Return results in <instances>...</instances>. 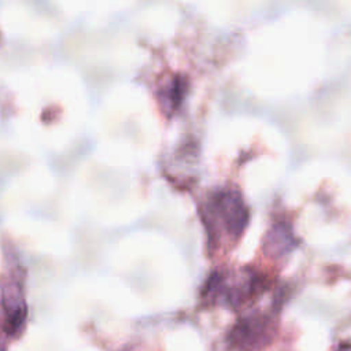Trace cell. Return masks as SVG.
<instances>
[{
  "instance_id": "6da1fadb",
  "label": "cell",
  "mask_w": 351,
  "mask_h": 351,
  "mask_svg": "<svg viewBox=\"0 0 351 351\" xmlns=\"http://www.w3.org/2000/svg\"><path fill=\"white\" fill-rule=\"evenodd\" d=\"M270 287V281L252 267L237 271L214 270L202 288V299L210 306L241 310L255 303Z\"/></svg>"
},
{
  "instance_id": "7a4b0ae2",
  "label": "cell",
  "mask_w": 351,
  "mask_h": 351,
  "mask_svg": "<svg viewBox=\"0 0 351 351\" xmlns=\"http://www.w3.org/2000/svg\"><path fill=\"white\" fill-rule=\"evenodd\" d=\"M274 318L266 313L250 311L229 328L225 343L229 351H261L274 336Z\"/></svg>"
},
{
  "instance_id": "3957f363",
  "label": "cell",
  "mask_w": 351,
  "mask_h": 351,
  "mask_svg": "<svg viewBox=\"0 0 351 351\" xmlns=\"http://www.w3.org/2000/svg\"><path fill=\"white\" fill-rule=\"evenodd\" d=\"M1 328L3 333L10 337H18L26 324L27 304L19 282L10 280L1 287Z\"/></svg>"
},
{
  "instance_id": "277c9868",
  "label": "cell",
  "mask_w": 351,
  "mask_h": 351,
  "mask_svg": "<svg viewBox=\"0 0 351 351\" xmlns=\"http://www.w3.org/2000/svg\"><path fill=\"white\" fill-rule=\"evenodd\" d=\"M215 213L219 218L222 230L232 240H237L244 232L248 221V214L241 199L233 195L219 196L215 204Z\"/></svg>"
},
{
  "instance_id": "5b68a950",
  "label": "cell",
  "mask_w": 351,
  "mask_h": 351,
  "mask_svg": "<svg viewBox=\"0 0 351 351\" xmlns=\"http://www.w3.org/2000/svg\"><path fill=\"white\" fill-rule=\"evenodd\" d=\"M298 241L285 225L273 226L263 239V252L271 259H281L295 250Z\"/></svg>"
}]
</instances>
